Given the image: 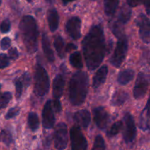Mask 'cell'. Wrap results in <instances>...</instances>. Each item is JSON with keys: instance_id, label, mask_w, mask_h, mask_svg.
I'll return each instance as SVG.
<instances>
[{"instance_id": "cell-1", "label": "cell", "mask_w": 150, "mask_h": 150, "mask_svg": "<svg viewBox=\"0 0 150 150\" xmlns=\"http://www.w3.org/2000/svg\"><path fill=\"white\" fill-rule=\"evenodd\" d=\"M83 55L89 70H94L102 63L105 54V42L103 29L100 24L89 30L82 42Z\"/></svg>"}, {"instance_id": "cell-35", "label": "cell", "mask_w": 150, "mask_h": 150, "mask_svg": "<svg viewBox=\"0 0 150 150\" xmlns=\"http://www.w3.org/2000/svg\"><path fill=\"white\" fill-rule=\"evenodd\" d=\"M1 48L2 50H7L10 47V45H11V40L10 39L7 37H5V38H3L1 40Z\"/></svg>"}, {"instance_id": "cell-7", "label": "cell", "mask_w": 150, "mask_h": 150, "mask_svg": "<svg viewBox=\"0 0 150 150\" xmlns=\"http://www.w3.org/2000/svg\"><path fill=\"white\" fill-rule=\"evenodd\" d=\"M54 146L58 150L66 149L68 143V131L64 123L60 122L57 125L54 132Z\"/></svg>"}, {"instance_id": "cell-16", "label": "cell", "mask_w": 150, "mask_h": 150, "mask_svg": "<svg viewBox=\"0 0 150 150\" xmlns=\"http://www.w3.org/2000/svg\"><path fill=\"white\" fill-rule=\"evenodd\" d=\"M64 83L65 81L62 75H57L53 82V95L54 99H59L62 97L64 90Z\"/></svg>"}, {"instance_id": "cell-43", "label": "cell", "mask_w": 150, "mask_h": 150, "mask_svg": "<svg viewBox=\"0 0 150 150\" xmlns=\"http://www.w3.org/2000/svg\"><path fill=\"white\" fill-rule=\"evenodd\" d=\"M45 1H46L48 3H50V4H51V3L54 2V0H45Z\"/></svg>"}, {"instance_id": "cell-23", "label": "cell", "mask_w": 150, "mask_h": 150, "mask_svg": "<svg viewBox=\"0 0 150 150\" xmlns=\"http://www.w3.org/2000/svg\"><path fill=\"white\" fill-rule=\"evenodd\" d=\"M120 0H104V11L107 16H111L115 13Z\"/></svg>"}, {"instance_id": "cell-26", "label": "cell", "mask_w": 150, "mask_h": 150, "mask_svg": "<svg viewBox=\"0 0 150 150\" xmlns=\"http://www.w3.org/2000/svg\"><path fill=\"white\" fill-rule=\"evenodd\" d=\"M54 47L56 48L57 54H58L59 57L61 59L64 58V40L62 38L61 36L58 35L54 39Z\"/></svg>"}, {"instance_id": "cell-14", "label": "cell", "mask_w": 150, "mask_h": 150, "mask_svg": "<svg viewBox=\"0 0 150 150\" xmlns=\"http://www.w3.org/2000/svg\"><path fill=\"white\" fill-rule=\"evenodd\" d=\"M81 21L79 17H72L66 23V30L68 35L74 40L81 38Z\"/></svg>"}, {"instance_id": "cell-30", "label": "cell", "mask_w": 150, "mask_h": 150, "mask_svg": "<svg viewBox=\"0 0 150 150\" xmlns=\"http://www.w3.org/2000/svg\"><path fill=\"white\" fill-rule=\"evenodd\" d=\"M12 141H13L12 136L8 131H6V130L1 131V133H0V142H3L8 146L10 144Z\"/></svg>"}, {"instance_id": "cell-31", "label": "cell", "mask_w": 150, "mask_h": 150, "mask_svg": "<svg viewBox=\"0 0 150 150\" xmlns=\"http://www.w3.org/2000/svg\"><path fill=\"white\" fill-rule=\"evenodd\" d=\"M15 86H16V96L17 99H19L22 95V92H23V82L21 79H18L15 82Z\"/></svg>"}, {"instance_id": "cell-4", "label": "cell", "mask_w": 150, "mask_h": 150, "mask_svg": "<svg viewBox=\"0 0 150 150\" xmlns=\"http://www.w3.org/2000/svg\"><path fill=\"white\" fill-rule=\"evenodd\" d=\"M35 86L34 92L39 97H43L48 92L50 86L49 77L45 69L40 64H38L35 70Z\"/></svg>"}, {"instance_id": "cell-12", "label": "cell", "mask_w": 150, "mask_h": 150, "mask_svg": "<svg viewBox=\"0 0 150 150\" xmlns=\"http://www.w3.org/2000/svg\"><path fill=\"white\" fill-rule=\"evenodd\" d=\"M55 123V117L52 107L51 100L45 103L42 110V125L45 128L51 129L54 127Z\"/></svg>"}, {"instance_id": "cell-29", "label": "cell", "mask_w": 150, "mask_h": 150, "mask_svg": "<svg viewBox=\"0 0 150 150\" xmlns=\"http://www.w3.org/2000/svg\"><path fill=\"white\" fill-rule=\"evenodd\" d=\"M12 99V94L10 92H6L0 95V109L5 108Z\"/></svg>"}, {"instance_id": "cell-21", "label": "cell", "mask_w": 150, "mask_h": 150, "mask_svg": "<svg viewBox=\"0 0 150 150\" xmlns=\"http://www.w3.org/2000/svg\"><path fill=\"white\" fill-rule=\"evenodd\" d=\"M128 98V94L125 92V91H117L113 95L111 104L112 105H114V106L123 105L127 101Z\"/></svg>"}, {"instance_id": "cell-45", "label": "cell", "mask_w": 150, "mask_h": 150, "mask_svg": "<svg viewBox=\"0 0 150 150\" xmlns=\"http://www.w3.org/2000/svg\"><path fill=\"white\" fill-rule=\"evenodd\" d=\"M1 4V0H0V4Z\"/></svg>"}, {"instance_id": "cell-13", "label": "cell", "mask_w": 150, "mask_h": 150, "mask_svg": "<svg viewBox=\"0 0 150 150\" xmlns=\"http://www.w3.org/2000/svg\"><path fill=\"white\" fill-rule=\"evenodd\" d=\"M94 120L98 126V127L100 130H103L106 127L109 121V115L108 112L103 107H98L93 110Z\"/></svg>"}, {"instance_id": "cell-20", "label": "cell", "mask_w": 150, "mask_h": 150, "mask_svg": "<svg viewBox=\"0 0 150 150\" xmlns=\"http://www.w3.org/2000/svg\"><path fill=\"white\" fill-rule=\"evenodd\" d=\"M42 45L44 54H45L47 59L50 62H54V59H54V54L51 47V44H50L49 40H48V37L45 34H43L42 36Z\"/></svg>"}, {"instance_id": "cell-18", "label": "cell", "mask_w": 150, "mask_h": 150, "mask_svg": "<svg viewBox=\"0 0 150 150\" xmlns=\"http://www.w3.org/2000/svg\"><path fill=\"white\" fill-rule=\"evenodd\" d=\"M108 67L106 65H103L97 71L95 76L93 78V82H92V86L95 89H98L101 85L105 83L106 80L107 75H108Z\"/></svg>"}, {"instance_id": "cell-34", "label": "cell", "mask_w": 150, "mask_h": 150, "mask_svg": "<svg viewBox=\"0 0 150 150\" xmlns=\"http://www.w3.org/2000/svg\"><path fill=\"white\" fill-rule=\"evenodd\" d=\"M10 21L9 19H5L2 21L1 23V26H0V29H1V32L3 33H7L10 30Z\"/></svg>"}, {"instance_id": "cell-40", "label": "cell", "mask_w": 150, "mask_h": 150, "mask_svg": "<svg viewBox=\"0 0 150 150\" xmlns=\"http://www.w3.org/2000/svg\"><path fill=\"white\" fill-rule=\"evenodd\" d=\"M144 4L146 8V13L150 16V0H144Z\"/></svg>"}, {"instance_id": "cell-11", "label": "cell", "mask_w": 150, "mask_h": 150, "mask_svg": "<svg viewBox=\"0 0 150 150\" xmlns=\"http://www.w3.org/2000/svg\"><path fill=\"white\" fill-rule=\"evenodd\" d=\"M149 84V79L146 74L139 73L133 89V96L136 99L144 98L146 93Z\"/></svg>"}, {"instance_id": "cell-25", "label": "cell", "mask_w": 150, "mask_h": 150, "mask_svg": "<svg viewBox=\"0 0 150 150\" xmlns=\"http://www.w3.org/2000/svg\"><path fill=\"white\" fill-rule=\"evenodd\" d=\"M70 63L73 67L77 69H81L83 67V63H82L81 55L78 51H75L74 53L70 55Z\"/></svg>"}, {"instance_id": "cell-38", "label": "cell", "mask_w": 150, "mask_h": 150, "mask_svg": "<svg viewBox=\"0 0 150 150\" xmlns=\"http://www.w3.org/2000/svg\"><path fill=\"white\" fill-rule=\"evenodd\" d=\"M53 103H54L53 104V106H54V108L56 111V112H60L62 109V106L59 99H54Z\"/></svg>"}, {"instance_id": "cell-2", "label": "cell", "mask_w": 150, "mask_h": 150, "mask_svg": "<svg viewBox=\"0 0 150 150\" xmlns=\"http://www.w3.org/2000/svg\"><path fill=\"white\" fill-rule=\"evenodd\" d=\"M89 76L83 71L75 73L69 83V99L72 105L79 106L85 101L88 93Z\"/></svg>"}, {"instance_id": "cell-39", "label": "cell", "mask_w": 150, "mask_h": 150, "mask_svg": "<svg viewBox=\"0 0 150 150\" xmlns=\"http://www.w3.org/2000/svg\"><path fill=\"white\" fill-rule=\"evenodd\" d=\"M142 1V0H127V4H128L130 7H136V6L139 5Z\"/></svg>"}, {"instance_id": "cell-8", "label": "cell", "mask_w": 150, "mask_h": 150, "mask_svg": "<svg viewBox=\"0 0 150 150\" xmlns=\"http://www.w3.org/2000/svg\"><path fill=\"white\" fill-rule=\"evenodd\" d=\"M70 135L72 150H86L87 141L79 126H73L70 129Z\"/></svg>"}, {"instance_id": "cell-42", "label": "cell", "mask_w": 150, "mask_h": 150, "mask_svg": "<svg viewBox=\"0 0 150 150\" xmlns=\"http://www.w3.org/2000/svg\"><path fill=\"white\" fill-rule=\"evenodd\" d=\"M75 1V0H62V2L64 4H68L69 2H71V1Z\"/></svg>"}, {"instance_id": "cell-44", "label": "cell", "mask_w": 150, "mask_h": 150, "mask_svg": "<svg viewBox=\"0 0 150 150\" xmlns=\"http://www.w3.org/2000/svg\"><path fill=\"white\" fill-rule=\"evenodd\" d=\"M26 1H27L28 2H32V1H33L34 0H26Z\"/></svg>"}, {"instance_id": "cell-15", "label": "cell", "mask_w": 150, "mask_h": 150, "mask_svg": "<svg viewBox=\"0 0 150 150\" xmlns=\"http://www.w3.org/2000/svg\"><path fill=\"white\" fill-rule=\"evenodd\" d=\"M139 125L142 130H150V95L146 106L140 114Z\"/></svg>"}, {"instance_id": "cell-28", "label": "cell", "mask_w": 150, "mask_h": 150, "mask_svg": "<svg viewBox=\"0 0 150 150\" xmlns=\"http://www.w3.org/2000/svg\"><path fill=\"white\" fill-rule=\"evenodd\" d=\"M105 144L104 139L100 135H98L95 137L93 147L92 150H105Z\"/></svg>"}, {"instance_id": "cell-46", "label": "cell", "mask_w": 150, "mask_h": 150, "mask_svg": "<svg viewBox=\"0 0 150 150\" xmlns=\"http://www.w3.org/2000/svg\"><path fill=\"white\" fill-rule=\"evenodd\" d=\"M0 89H1V84H0Z\"/></svg>"}, {"instance_id": "cell-36", "label": "cell", "mask_w": 150, "mask_h": 150, "mask_svg": "<svg viewBox=\"0 0 150 150\" xmlns=\"http://www.w3.org/2000/svg\"><path fill=\"white\" fill-rule=\"evenodd\" d=\"M8 55L9 58L13 60H16L18 57V50L16 48H12L9 50Z\"/></svg>"}, {"instance_id": "cell-22", "label": "cell", "mask_w": 150, "mask_h": 150, "mask_svg": "<svg viewBox=\"0 0 150 150\" xmlns=\"http://www.w3.org/2000/svg\"><path fill=\"white\" fill-rule=\"evenodd\" d=\"M135 73L133 70H125L119 74L117 82L121 85H126L130 83L134 78Z\"/></svg>"}, {"instance_id": "cell-37", "label": "cell", "mask_w": 150, "mask_h": 150, "mask_svg": "<svg viewBox=\"0 0 150 150\" xmlns=\"http://www.w3.org/2000/svg\"><path fill=\"white\" fill-rule=\"evenodd\" d=\"M21 80L23 82V84L24 86H28L30 83V76H29V73H25L22 76Z\"/></svg>"}, {"instance_id": "cell-10", "label": "cell", "mask_w": 150, "mask_h": 150, "mask_svg": "<svg viewBox=\"0 0 150 150\" xmlns=\"http://www.w3.org/2000/svg\"><path fill=\"white\" fill-rule=\"evenodd\" d=\"M125 129L123 138L126 143H131L133 142L136 136V127L133 117L129 113H126L124 116Z\"/></svg>"}, {"instance_id": "cell-32", "label": "cell", "mask_w": 150, "mask_h": 150, "mask_svg": "<svg viewBox=\"0 0 150 150\" xmlns=\"http://www.w3.org/2000/svg\"><path fill=\"white\" fill-rule=\"evenodd\" d=\"M20 112V108L19 107H13V108H11L5 115V119L6 120H10V119L14 118L16 117L18 114Z\"/></svg>"}, {"instance_id": "cell-6", "label": "cell", "mask_w": 150, "mask_h": 150, "mask_svg": "<svg viewBox=\"0 0 150 150\" xmlns=\"http://www.w3.org/2000/svg\"><path fill=\"white\" fill-rule=\"evenodd\" d=\"M128 49V42L125 35L120 37L114 50V54L110 59V62L113 66L120 67L125 59Z\"/></svg>"}, {"instance_id": "cell-33", "label": "cell", "mask_w": 150, "mask_h": 150, "mask_svg": "<svg viewBox=\"0 0 150 150\" xmlns=\"http://www.w3.org/2000/svg\"><path fill=\"white\" fill-rule=\"evenodd\" d=\"M10 64L9 57L4 54H0V69H4Z\"/></svg>"}, {"instance_id": "cell-17", "label": "cell", "mask_w": 150, "mask_h": 150, "mask_svg": "<svg viewBox=\"0 0 150 150\" xmlns=\"http://www.w3.org/2000/svg\"><path fill=\"white\" fill-rule=\"evenodd\" d=\"M74 120L79 125L81 126L83 128H86L89 126L91 121L90 113L86 109L81 110L77 111L74 114Z\"/></svg>"}, {"instance_id": "cell-27", "label": "cell", "mask_w": 150, "mask_h": 150, "mask_svg": "<svg viewBox=\"0 0 150 150\" xmlns=\"http://www.w3.org/2000/svg\"><path fill=\"white\" fill-rule=\"evenodd\" d=\"M122 127H123L122 122V121L116 122L111 126V128L109 129L107 135H108V137H114V136H115L116 135H117L120 131H121Z\"/></svg>"}, {"instance_id": "cell-41", "label": "cell", "mask_w": 150, "mask_h": 150, "mask_svg": "<svg viewBox=\"0 0 150 150\" xmlns=\"http://www.w3.org/2000/svg\"><path fill=\"white\" fill-rule=\"evenodd\" d=\"M76 48H77V46H76V45H74V44L73 43H69L67 44V45L66 46L65 51H67V52H69V51H73V50H76Z\"/></svg>"}, {"instance_id": "cell-19", "label": "cell", "mask_w": 150, "mask_h": 150, "mask_svg": "<svg viewBox=\"0 0 150 150\" xmlns=\"http://www.w3.org/2000/svg\"><path fill=\"white\" fill-rule=\"evenodd\" d=\"M48 21L50 30L51 32H55L58 29L59 23V17L56 9H51L48 12Z\"/></svg>"}, {"instance_id": "cell-9", "label": "cell", "mask_w": 150, "mask_h": 150, "mask_svg": "<svg viewBox=\"0 0 150 150\" xmlns=\"http://www.w3.org/2000/svg\"><path fill=\"white\" fill-rule=\"evenodd\" d=\"M139 28V36L144 43H150V19L145 15L141 14L136 20Z\"/></svg>"}, {"instance_id": "cell-24", "label": "cell", "mask_w": 150, "mask_h": 150, "mask_svg": "<svg viewBox=\"0 0 150 150\" xmlns=\"http://www.w3.org/2000/svg\"><path fill=\"white\" fill-rule=\"evenodd\" d=\"M28 125L32 131H36L39 128L40 122L38 116L36 113L31 112L28 115Z\"/></svg>"}, {"instance_id": "cell-3", "label": "cell", "mask_w": 150, "mask_h": 150, "mask_svg": "<svg viewBox=\"0 0 150 150\" xmlns=\"http://www.w3.org/2000/svg\"><path fill=\"white\" fill-rule=\"evenodd\" d=\"M19 29L27 52L29 54L36 52L39 32L35 19L32 16H23L19 23Z\"/></svg>"}, {"instance_id": "cell-5", "label": "cell", "mask_w": 150, "mask_h": 150, "mask_svg": "<svg viewBox=\"0 0 150 150\" xmlns=\"http://www.w3.org/2000/svg\"><path fill=\"white\" fill-rule=\"evenodd\" d=\"M131 16V10L129 7L124 6L119 13L117 19H114L111 25V29L116 37L120 38L123 36V29L125 23L130 20Z\"/></svg>"}]
</instances>
